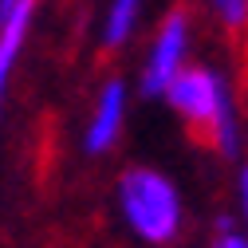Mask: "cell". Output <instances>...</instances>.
<instances>
[{"mask_svg":"<svg viewBox=\"0 0 248 248\" xmlns=\"http://www.w3.org/2000/svg\"><path fill=\"white\" fill-rule=\"evenodd\" d=\"M185 130H193L217 158L240 162L244 158V114L236 87L225 67L217 63H193L177 75V83L162 99Z\"/></svg>","mask_w":248,"mask_h":248,"instance_id":"6da1fadb","label":"cell"},{"mask_svg":"<svg viewBox=\"0 0 248 248\" xmlns=\"http://www.w3.org/2000/svg\"><path fill=\"white\" fill-rule=\"evenodd\" d=\"M118 217L146 248H170L185 232V197L158 166H126L114 181Z\"/></svg>","mask_w":248,"mask_h":248,"instance_id":"7a4b0ae2","label":"cell"},{"mask_svg":"<svg viewBox=\"0 0 248 248\" xmlns=\"http://www.w3.org/2000/svg\"><path fill=\"white\" fill-rule=\"evenodd\" d=\"M193 40H197V24L189 8L177 4L158 20L142 55V71H138L142 99H166V91L177 83V75L193 63Z\"/></svg>","mask_w":248,"mask_h":248,"instance_id":"3957f363","label":"cell"},{"mask_svg":"<svg viewBox=\"0 0 248 248\" xmlns=\"http://www.w3.org/2000/svg\"><path fill=\"white\" fill-rule=\"evenodd\" d=\"M126 118H130V83H126V75H107L95 91L87 122H83L87 158H107L110 150H118L122 134H126Z\"/></svg>","mask_w":248,"mask_h":248,"instance_id":"277c9868","label":"cell"},{"mask_svg":"<svg viewBox=\"0 0 248 248\" xmlns=\"http://www.w3.org/2000/svg\"><path fill=\"white\" fill-rule=\"evenodd\" d=\"M40 16V0H12L0 8V87H12V75L20 67V55L32 40V28Z\"/></svg>","mask_w":248,"mask_h":248,"instance_id":"5b68a950","label":"cell"},{"mask_svg":"<svg viewBox=\"0 0 248 248\" xmlns=\"http://www.w3.org/2000/svg\"><path fill=\"white\" fill-rule=\"evenodd\" d=\"M142 12H146V0H107L103 28H99V47L103 51H122L142 28Z\"/></svg>","mask_w":248,"mask_h":248,"instance_id":"8992f818","label":"cell"},{"mask_svg":"<svg viewBox=\"0 0 248 248\" xmlns=\"http://www.w3.org/2000/svg\"><path fill=\"white\" fill-rule=\"evenodd\" d=\"M225 40H248V0H201Z\"/></svg>","mask_w":248,"mask_h":248,"instance_id":"52a82bcc","label":"cell"},{"mask_svg":"<svg viewBox=\"0 0 248 248\" xmlns=\"http://www.w3.org/2000/svg\"><path fill=\"white\" fill-rule=\"evenodd\" d=\"M232 197H236V217L248 229V158L236 162V177H232Z\"/></svg>","mask_w":248,"mask_h":248,"instance_id":"ba28073f","label":"cell"},{"mask_svg":"<svg viewBox=\"0 0 248 248\" xmlns=\"http://www.w3.org/2000/svg\"><path fill=\"white\" fill-rule=\"evenodd\" d=\"M209 248H248V229H244V221H236V225H229V229H213Z\"/></svg>","mask_w":248,"mask_h":248,"instance_id":"9c48e42d","label":"cell"},{"mask_svg":"<svg viewBox=\"0 0 248 248\" xmlns=\"http://www.w3.org/2000/svg\"><path fill=\"white\" fill-rule=\"evenodd\" d=\"M4 4H12V0H0V8H4Z\"/></svg>","mask_w":248,"mask_h":248,"instance_id":"30bf717a","label":"cell"}]
</instances>
